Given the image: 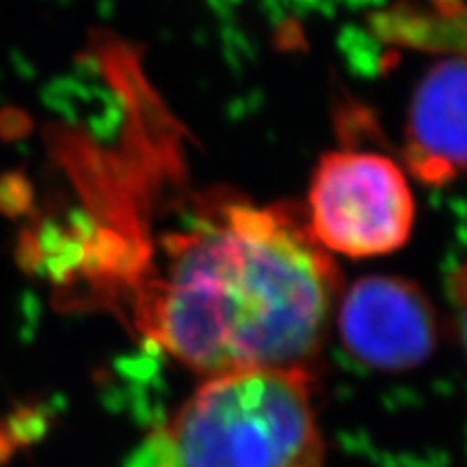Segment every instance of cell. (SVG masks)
I'll return each instance as SVG.
<instances>
[{
	"mask_svg": "<svg viewBox=\"0 0 467 467\" xmlns=\"http://www.w3.org/2000/svg\"><path fill=\"white\" fill-rule=\"evenodd\" d=\"M448 290H451V299L457 312V325L461 331V340H463L465 353H467V265L459 266L451 275L448 282Z\"/></svg>",
	"mask_w": 467,
	"mask_h": 467,
	"instance_id": "52a82bcc",
	"label": "cell"
},
{
	"mask_svg": "<svg viewBox=\"0 0 467 467\" xmlns=\"http://www.w3.org/2000/svg\"><path fill=\"white\" fill-rule=\"evenodd\" d=\"M143 271L137 327L208 379L243 370H307L325 342L340 273L284 206L208 200Z\"/></svg>",
	"mask_w": 467,
	"mask_h": 467,
	"instance_id": "6da1fadb",
	"label": "cell"
},
{
	"mask_svg": "<svg viewBox=\"0 0 467 467\" xmlns=\"http://www.w3.org/2000/svg\"><path fill=\"white\" fill-rule=\"evenodd\" d=\"M372 28L385 44L467 58V0H399Z\"/></svg>",
	"mask_w": 467,
	"mask_h": 467,
	"instance_id": "8992f818",
	"label": "cell"
},
{
	"mask_svg": "<svg viewBox=\"0 0 467 467\" xmlns=\"http://www.w3.org/2000/svg\"><path fill=\"white\" fill-rule=\"evenodd\" d=\"M405 162L424 184L467 173V58H441L422 76L405 128Z\"/></svg>",
	"mask_w": 467,
	"mask_h": 467,
	"instance_id": "5b68a950",
	"label": "cell"
},
{
	"mask_svg": "<svg viewBox=\"0 0 467 467\" xmlns=\"http://www.w3.org/2000/svg\"><path fill=\"white\" fill-rule=\"evenodd\" d=\"M130 467H175L162 431H159V433L151 437L141 451L137 452V457L132 459Z\"/></svg>",
	"mask_w": 467,
	"mask_h": 467,
	"instance_id": "ba28073f",
	"label": "cell"
},
{
	"mask_svg": "<svg viewBox=\"0 0 467 467\" xmlns=\"http://www.w3.org/2000/svg\"><path fill=\"white\" fill-rule=\"evenodd\" d=\"M307 214L320 247L348 258H372L409 241L416 202L405 173L389 156L337 150L314 169Z\"/></svg>",
	"mask_w": 467,
	"mask_h": 467,
	"instance_id": "3957f363",
	"label": "cell"
},
{
	"mask_svg": "<svg viewBox=\"0 0 467 467\" xmlns=\"http://www.w3.org/2000/svg\"><path fill=\"white\" fill-rule=\"evenodd\" d=\"M350 358L377 370H407L433 355L437 318L429 296L402 277L372 275L350 285L337 309Z\"/></svg>",
	"mask_w": 467,
	"mask_h": 467,
	"instance_id": "277c9868",
	"label": "cell"
},
{
	"mask_svg": "<svg viewBox=\"0 0 467 467\" xmlns=\"http://www.w3.org/2000/svg\"><path fill=\"white\" fill-rule=\"evenodd\" d=\"M307 370L208 379L162 431L175 467H323Z\"/></svg>",
	"mask_w": 467,
	"mask_h": 467,
	"instance_id": "7a4b0ae2",
	"label": "cell"
}]
</instances>
